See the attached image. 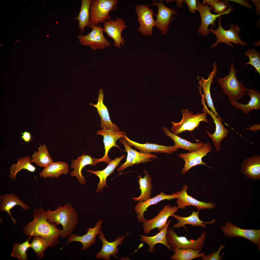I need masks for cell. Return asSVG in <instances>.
<instances>
[{
    "label": "cell",
    "mask_w": 260,
    "mask_h": 260,
    "mask_svg": "<svg viewBox=\"0 0 260 260\" xmlns=\"http://www.w3.org/2000/svg\"><path fill=\"white\" fill-rule=\"evenodd\" d=\"M32 214L33 220L22 227L24 234L43 237L50 242L52 247L58 244L61 230L57 228L55 223L48 221L45 211L41 207L34 209Z\"/></svg>",
    "instance_id": "obj_1"
},
{
    "label": "cell",
    "mask_w": 260,
    "mask_h": 260,
    "mask_svg": "<svg viewBox=\"0 0 260 260\" xmlns=\"http://www.w3.org/2000/svg\"><path fill=\"white\" fill-rule=\"evenodd\" d=\"M45 213L49 223L62 225L60 236L62 238L69 236L78 224L77 213L70 203L65 204L63 206L60 205L54 211L48 209L45 211Z\"/></svg>",
    "instance_id": "obj_2"
},
{
    "label": "cell",
    "mask_w": 260,
    "mask_h": 260,
    "mask_svg": "<svg viewBox=\"0 0 260 260\" xmlns=\"http://www.w3.org/2000/svg\"><path fill=\"white\" fill-rule=\"evenodd\" d=\"M118 0H91L90 7V27L111 19L110 11L117 8Z\"/></svg>",
    "instance_id": "obj_3"
},
{
    "label": "cell",
    "mask_w": 260,
    "mask_h": 260,
    "mask_svg": "<svg viewBox=\"0 0 260 260\" xmlns=\"http://www.w3.org/2000/svg\"><path fill=\"white\" fill-rule=\"evenodd\" d=\"M229 74L222 78H218V81L229 99L238 101L244 96L246 93V88L243 83L237 79V72L235 69L234 63L231 64Z\"/></svg>",
    "instance_id": "obj_4"
},
{
    "label": "cell",
    "mask_w": 260,
    "mask_h": 260,
    "mask_svg": "<svg viewBox=\"0 0 260 260\" xmlns=\"http://www.w3.org/2000/svg\"><path fill=\"white\" fill-rule=\"evenodd\" d=\"M221 17L220 16L219 18L218 26L216 29H214L211 28L209 29L210 32L216 35L217 39L209 50L220 43H225L232 47H233L234 46L231 42L237 46L240 44L242 46L247 44L248 43L243 41L240 37L239 34L240 30L238 25L232 23L229 26L230 29L225 30L221 26Z\"/></svg>",
    "instance_id": "obj_5"
},
{
    "label": "cell",
    "mask_w": 260,
    "mask_h": 260,
    "mask_svg": "<svg viewBox=\"0 0 260 260\" xmlns=\"http://www.w3.org/2000/svg\"><path fill=\"white\" fill-rule=\"evenodd\" d=\"M181 112L182 117L180 122L175 123L171 121L173 126L171 130L174 134L177 135L186 130L191 131L198 126L201 122H208L207 118L208 113L206 112L194 115L193 112L187 109L183 110Z\"/></svg>",
    "instance_id": "obj_6"
},
{
    "label": "cell",
    "mask_w": 260,
    "mask_h": 260,
    "mask_svg": "<svg viewBox=\"0 0 260 260\" xmlns=\"http://www.w3.org/2000/svg\"><path fill=\"white\" fill-rule=\"evenodd\" d=\"M167 238L168 242L172 248H193L202 250L206 239V233L205 232H203L196 240L188 239L185 236L178 235L173 228H169L167 230Z\"/></svg>",
    "instance_id": "obj_7"
},
{
    "label": "cell",
    "mask_w": 260,
    "mask_h": 260,
    "mask_svg": "<svg viewBox=\"0 0 260 260\" xmlns=\"http://www.w3.org/2000/svg\"><path fill=\"white\" fill-rule=\"evenodd\" d=\"M198 10L201 17V23L198 29V33L206 36L210 32L208 29V26L210 25L213 28L215 26V21L216 19L221 15L229 14L233 10V8L230 7L224 12L220 14H214L211 12L213 8L207 3L202 5L199 0H197Z\"/></svg>",
    "instance_id": "obj_8"
},
{
    "label": "cell",
    "mask_w": 260,
    "mask_h": 260,
    "mask_svg": "<svg viewBox=\"0 0 260 260\" xmlns=\"http://www.w3.org/2000/svg\"><path fill=\"white\" fill-rule=\"evenodd\" d=\"M90 27L91 31L87 34L78 35V38L81 44L89 46L93 50L104 49L110 46V42L104 37L100 25L92 26Z\"/></svg>",
    "instance_id": "obj_9"
},
{
    "label": "cell",
    "mask_w": 260,
    "mask_h": 260,
    "mask_svg": "<svg viewBox=\"0 0 260 260\" xmlns=\"http://www.w3.org/2000/svg\"><path fill=\"white\" fill-rule=\"evenodd\" d=\"M139 24L138 31L145 36L151 35L153 29L155 26L154 17L155 15L154 10L149 8L148 4H137L135 7Z\"/></svg>",
    "instance_id": "obj_10"
},
{
    "label": "cell",
    "mask_w": 260,
    "mask_h": 260,
    "mask_svg": "<svg viewBox=\"0 0 260 260\" xmlns=\"http://www.w3.org/2000/svg\"><path fill=\"white\" fill-rule=\"evenodd\" d=\"M163 0L160 2L152 3L151 5H155L158 7L157 13L155 15L156 18L155 20V26L160 30L162 34H166L168 32L169 26L174 19V16H177L178 12L173 8H169L163 3Z\"/></svg>",
    "instance_id": "obj_11"
},
{
    "label": "cell",
    "mask_w": 260,
    "mask_h": 260,
    "mask_svg": "<svg viewBox=\"0 0 260 260\" xmlns=\"http://www.w3.org/2000/svg\"><path fill=\"white\" fill-rule=\"evenodd\" d=\"M224 235L229 237H240L250 241L260 250V229H245L241 228L230 222L221 227Z\"/></svg>",
    "instance_id": "obj_12"
},
{
    "label": "cell",
    "mask_w": 260,
    "mask_h": 260,
    "mask_svg": "<svg viewBox=\"0 0 260 260\" xmlns=\"http://www.w3.org/2000/svg\"><path fill=\"white\" fill-rule=\"evenodd\" d=\"M120 142L124 145L125 148L124 151L127 152V156L125 162L117 168V170L118 172H121L134 164L152 161L153 159L158 158L155 154H145L132 149L124 137L120 139Z\"/></svg>",
    "instance_id": "obj_13"
},
{
    "label": "cell",
    "mask_w": 260,
    "mask_h": 260,
    "mask_svg": "<svg viewBox=\"0 0 260 260\" xmlns=\"http://www.w3.org/2000/svg\"><path fill=\"white\" fill-rule=\"evenodd\" d=\"M178 209L175 206H171L170 204L165 205L156 217L143 222L144 233L147 234L155 228L159 231L162 230L166 225L169 218L176 212Z\"/></svg>",
    "instance_id": "obj_14"
},
{
    "label": "cell",
    "mask_w": 260,
    "mask_h": 260,
    "mask_svg": "<svg viewBox=\"0 0 260 260\" xmlns=\"http://www.w3.org/2000/svg\"><path fill=\"white\" fill-rule=\"evenodd\" d=\"M127 28L125 21L122 19L117 17L115 20L111 19L103 24L102 29L109 37L114 40V45L120 48L123 46L124 40L122 36L123 31Z\"/></svg>",
    "instance_id": "obj_15"
},
{
    "label": "cell",
    "mask_w": 260,
    "mask_h": 260,
    "mask_svg": "<svg viewBox=\"0 0 260 260\" xmlns=\"http://www.w3.org/2000/svg\"><path fill=\"white\" fill-rule=\"evenodd\" d=\"M202 103L203 107L202 111L203 112H206L210 115L215 126V131L214 133L211 134L207 131H206V133L213 142L216 151H218L220 150L221 141L228 136L229 131L222 124L221 122L222 120L221 117L215 116L212 111L208 110L206 105L203 96L202 95Z\"/></svg>",
    "instance_id": "obj_16"
},
{
    "label": "cell",
    "mask_w": 260,
    "mask_h": 260,
    "mask_svg": "<svg viewBox=\"0 0 260 260\" xmlns=\"http://www.w3.org/2000/svg\"><path fill=\"white\" fill-rule=\"evenodd\" d=\"M212 148L209 143H205L202 148L195 151L187 153H181L179 156L185 162V165L181 171L182 174H184L192 167L198 165L207 166L206 163L202 161V158L206 156L208 153L212 150Z\"/></svg>",
    "instance_id": "obj_17"
},
{
    "label": "cell",
    "mask_w": 260,
    "mask_h": 260,
    "mask_svg": "<svg viewBox=\"0 0 260 260\" xmlns=\"http://www.w3.org/2000/svg\"><path fill=\"white\" fill-rule=\"evenodd\" d=\"M125 133L120 131H115L103 129L98 130L97 134L102 135L103 137L105 152L104 156L102 158L99 159L95 158V164L102 162H105L107 164L109 163L111 160L108 156L109 151L113 147H116L121 150L119 146L116 144V142L118 139L124 137Z\"/></svg>",
    "instance_id": "obj_18"
},
{
    "label": "cell",
    "mask_w": 260,
    "mask_h": 260,
    "mask_svg": "<svg viewBox=\"0 0 260 260\" xmlns=\"http://www.w3.org/2000/svg\"><path fill=\"white\" fill-rule=\"evenodd\" d=\"M98 238L102 241L103 246L100 251L97 253L95 257L96 258L102 259L106 260H111L110 256L112 255L114 258L119 253L118 246L121 245L125 238L126 235L120 236L117 238L114 241L110 242L105 238L102 231H100Z\"/></svg>",
    "instance_id": "obj_19"
},
{
    "label": "cell",
    "mask_w": 260,
    "mask_h": 260,
    "mask_svg": "<svg viewBox=\"0 0 260 260\" xmlns=\"http://www.w3.org/2000/svg\"><path fill=\"white\" fill-rule=\"evenodd\" d=\"M188 188L187 185H184L181 191L176 192L178 196L177 200L178 208L185 209L186 207L190 206H195L200 210L212 208L216 207L213 203L200 201L188 195L187 192Z\"/></svg>",
    "instance_id": "obj_20"
},
{
    "label": "cell",
    "mask_w": 260,
    "mask_h": 260,
    "mask_svg": "<svg viewBox=\"0 0 260 260\" xmlns=\"http://www.w3.org/2000/svg\"><path fill=\"white\" fill-rule=\"evenodd\" d=\"M102 221V220L98 221L93 228L89 227L86 230L87 233L83 235L80 236L78 235L71 234L67 239L66 245L72 242H80L82 245V250L83 251L85 250L92 244L95 243L96 237L100 232Z\"/></svg>",
    "instance_id": "obj_21"
},
{
    "label": "cell",
    "mask_w": 260,
    "mask_h": 260,
    "mask_svg": "<svg viewBox=\"0 0 260 260\" xmlns=\"http://www.w3.org/2000/svg\"><path fill=\"white\" fill-rule=\"evenodd\" d=\"M178 198L176 193L171 195H168L165 194L162 191L159 195L152 198L139 202L136 205L134 208L137 214V217L138 221L141 222H144L147 220L144 217V214L145 212L147 211L148 208L150 206L156 204L163 200H169Z\"/></svg>",
    "instance_id": "obj_22"
},
{
    "label": "cell",
    "mask_w": 260,
    "mask_h": 260,
    "mask_svg": "<svg viewBox=\"0 0 260 260\" xmlns=\"http://www.w3.org/2000/svg\"><path fill=\"white\" fill-rule=\"evenodd\" d=\"M103 91L102 89H100L99 90L97 104L90 103V104L97 108L98 113L101 117V126L102 129L115 131H119L117 126L113 123L110 120L107 107L103 103L104 95Z\"/></svg>",
    "instance_id": "obj_23"
},
{
    "label": "cell",
    "mask_w": 260,
    "mask_h": 260,
    "mask_svg": "<svg viewBox=\"0 0 260 260\" xmlns=\"http://www.w3.org/2000/svg\"><path fill=\"white\" fill-rule=\"evenodd\" d=\"M127 140L129 145L134 146L140 151L145 154H150L151 152L163 153L169 154L176 152L178 149L176 146H167L156 144L146 143L142 144L132 141L127 136L126 133L124 137Z\"/></svg>",
    "instance_id": "obj_24"
},
{
    "label": "cell",
    "mask_w": 260,
    "mask_h": 260,
    "mask_svg": "<svg viewBox=\"0 0 260 260\" xmlns=\"http://www.w3.org/2000/svg\"><path fill=\"white\" fill-rule=\"evenodd\" d=\"M246 94L250 97V99L247 104L239 103L238 101L229 99L232 106L241 110L244 114H247L254 109H260V93L254 89L246 88Z\"/></svg>",
    "instance_id": "obj_25"
},
{
    "label": "cell",
    "mask_w": 260,
    "mask_h": 260,
    "mask_svg": "<svg viewBox=\"0 0 260 260\" xmlns=\"http://www.w3.org/2000/svg\"><path fill=\"white\" fill-rule=\"evenodd\" d=\"M85 152L82 156L78 157L77 159L72 160L70 167L73 169L70 173L72 177H76L79 182L81 185L84 184L86 181L84 177L82 175V170L86 166L90 165H95V158H92L91 156L85 155Z\"/></svg>",
    "instance_id": "obj_26"
},
{
    "label": "cell",
    "mask_w": 260,
    "mask_h": 260,
    "mask_svg": "<svg viewBox=\"0 0 260 260\" xmlns=\"http://www.w3.org/2000/svg\"><path fill=\"white\" fill-rule=\"evenodd\" d=\"M212 71L208 75V78L206 79L202 77L199 82L200 88L202 89L204 98L208 106L212 111L215 116L221 117L216 110L214 106L210 92L211 86L213 82L214 78L216 76L217 69L215 62L213 65Z\"/></svg>",
    "instance_id": "obj_27"
},
{
    "label": "cell",
    "mask_w": 260,
    "mask_h": 260,
    "mask_svg": "<svg viewBox=\"0 0 260 260\" xmlns=\"http://www.w3.org/2000/svg\"><path fill=\"white\" fill-rule=\"evenodd\" d=\"M248 178L254 180L260 179V156L254 155L244 160L240 169Z\"/></svg>",
    "instance_id": "obj_28"
},
{
    "label": "cell",
    "mask_w": 260,
    "mask_h": 260,
    "mask_svg": "<svg viewBox=\"0 0 260 260\" xmlns=\"http://www.w3.org/2000/svg\"><path fill=\"white\" fill-rule=\"evenodd\" d=\"M0 202L1 211L7 212L10 215L14 224H15L16 221L12 216L10 212L11 210L17 205L20 206L23 210H27L30 208L28 205L25 203L16 195L12 193L0 195Z\"/></svg>",
    "instance_id": "obj_29"
},
{
    "label": "cell",
    "mask_w": 260,
    "mask_h": 260,
    "mask_svg": "<svg viewBox=\"0 0 260 260\" xmlns=\"http://www.w3.org/2000/svg\"><path fill=\"white\" fill-rule=\"evenodd\" d=\"M171 221L169 220L165 227L159 232L154 236H149L140 234L139 236L140 241L147 244L149 247L148 252L152 253L154 251L155 245L157 243L162 244L170 250L172 248L168 242L167 238V233L168 226Z\"/></svg>",
    "instance_id": "obj_30"
},
{
    "label": "cell",
    "mask_w": 260,
    "mask_h": 260,
    "mask_svg": "<svg viewBox=\"0 0 260 260\" xmlns=\"http://www.w3.org/2000/svg\"><path fill=\"white\" fill-rule=\"evenodd\" d=\"M200 209H198L196 212L193 211L189 216L186 217L180 216L175 214L172 216L176 218L178 222L173 225L174 228H178L181 227H184L186 230L185 225H190L195 227L199 226L205 228L206 224L210 225L214 223L216 221L215 219H213L209 221H204L201 220L199 216Z\"/></svg>",
    "instance_id": "obj_31"
},
{
    "label": "cell",
    "mask_w": 260,
    "mask_h": 260,
    "mask_svg": "<svg viewBox=\"0 0 260 260\" xmlns=\"http://www.w3.org/2000/svg\"><path fill=\"white\" fill-rule=\"evenodd\" d=\"M125 156V155L124 154L111 160L108 164L107 167L102 170L94 171L91 170H86L89 173L93 174L96 175L99 178V181L96 191L97 192H98L99 191L101 192L104 187H107L106 182L107 177L113 172L115 169L120 162L124 158Z\"/></svg>",
    "instance_id": "obj_32"
},
{
    "label": "cell",
    "mask_w": 260,
    "mask_h": 260,
    "mask_svg": "<svg viewBox=\"0 0 260 260\" xmlns=\"http://www.w3.org/2000/svg\"><path fill=\"white\" fill-rule=\"evenodd\" d=\"M163 130L165 134L173 140L174 145L178 149L181 148L188 150L189 152H191L201 149L205 144L206 143L202 142L195 143L190 142L173 134L167 127H163Z\"/></svg>",
    "instance_id": "obj_33"
},
{
    "label": "cell",
    "mask_w": 260,
    "mask_h": 260,
    "mask_svg": "<svg viewBox=\"0 0 260 260\" xmlns=\"http://www.w3.org/2000/svg\"><path fill=\"white\" fill-rule=\"evenodd\" d=\"M69 171L68 165L66 162L60 161L53 162L45 167L39 174V176L44 178L48 177L58 178L62 174L67 175Z\"/></svg>",
    "instance_id": "obj_34"
},
{
    "label": "cell",
    "mask_w": 260,
    "mask_h": 260,
    "mask_svg": "<svg viewBox=\"0 0 260 260\" xmlns=\"http://www.w3.org/2000/svg\"><path fill=\"white\" fill-rule=\"evenodd\" d=\"M145 175L143 177L141 175L138 176V183L139 185V188L141 191L140 195L138 197H133L135 201L141 202L151 198L152 187L151 182L152 181L150 176L147 172L144 170Z\"/></svg>",
    "instance_id": "obj_35"
},
{
    "label": "cell",
    "mask_w": 260,
    "mask_h": 260,
    "mask_svg": "<svg viewBox=\"0 0 260 260\" xmlns=\"http://www.w3.org/2000/svg\"><path fill=\"white\" fill-rule=\"evenodd\" d=\"M91 0H82L80 11L74 20L78 21V26L81 33H83L86 27H90V11Z\"/></svg>",
    "instance_id": "obj_36"
},
{
    "label": "cell",
    "mask_w": 260,
    "mask_h": 260,
    "mask_svg": "<svg viewBox=\"0 0 260 260\" xmlns=\"http://www.w3.org/2000/svg\"><path fill=\"white\" fill-rule=\"evenodd\" d=\"M47 148L45 144H41L38 148V151H35L32 155L31 162H34L40 167H45L53 162L49 154Z\"/></svg>",
    "instance_id": "obj_37"
},
{
    "label": "cell",
    "mask_w": 260,
    "mask_h": 260,
    "mask_svg": "<svg viewBox=\"0 0 260 260\" xmlns=\"http://www.w3.org/2000/svg\"><path fill=\"white\" fill-rule=\"evenodd\" d=\"M172 250L174 252L170 258L172 260H191L197 258H202L206 255L205 252L200 253L201 250L193 248H172Z\"/></svg>",
    "instance_id": "obj_38"
},
{
    "label": "cell",
    "mask_w": 260,
    "mask_h": 260,
    "mask_svg": "<svg viewBox=\"0 0 260 260\" xmlns=\"http://www.w3.org/2000/svg\"><path fill=\"white\" fill-rule=\"evenodd\" d=\"M31 160L30 156L18 158L17 163L13 164L10 168L9 178L13 181L15 180V176L17 173L23 169L31 172H34L36 170V168L31 164Z\"/></svg>",
    "instance_id": "obj_39"
},
{
    "label": "cell",
    "mask_w": 260,
    "mask_h": 260,
    "mask_svg": "<svg viewBox=\"0 0 260 260\" xmlns=\"http://www.w3.org/2000/svg\"><path fill=\"white\" fill-rule=\"evenodd\" d=\"M50 247H52V245L49 240L39 236H33L30 243V247L33 250L39 259L44 257V252L46 249Z\"/></svg>",
    "instance_id": "obj_40"
},
{
    "label": "cell",
    "mask_w": 260,
    "mask_h": 260,
    "mask_svg": "<svg viewBox=\"0 0 260 260\" xmlns=\"http://www.w3.org/2000/svg\"><path fill=\"white\" fill-rule=\"evenodd\" d=\"M32 236H30L27 240L22 243H16L13 244V248L11 254L12 257L18 258L19 260L27 259L26 251L30 247L29 241Z\"/></svg>",
    "instance_id": "obj_41"
},
{
    "label": "cell",
    "mask_w": 260,
    "mask_h": 260,
    "mask_svg": "<svg viewBox=\"0 0 260 260\" xmlns=\"http://www.w3.org/2000/svg\"><path fill=\"white\" fill-rule=\"evenodd\" d=\"M246 56L248 57L249 60L245 63L246 65H250L255 68V73H258L260 74V53L259 51L254 49H250L245 51Z\"/></svg>",
    "instance_id": "obj_42"
},
{
    "label": "cell",
    "mask_w": 260,
    "mask_h": 260,
    "mask_svg": "<svg viewBox=\"0 0 260 260\" xmlns=\"http://www.w3.org/2000/svg\"><path fill=\"white\" fill-rule=\"evenodd\" d=\"M206 3L212 7L214 10V12L217 14L224 12L229 7L228 1L227 0H203L201 4L204 5Z\"/></svg>",
    "instance_id": "obj_43"
},
{
    "label": "cell",
    "mask_w": 260,
    "mask_h": 260,
    "mask_svg": "<svg viewBox=\"0 0 260 260\" xmlns=\"http://www.w3.org/2000/svg\"><path fill=\"white\" fill-rule=\"evenodd\" d=\"M225 246L222 245H221L219 247V249L216 251H214L208 255H206L203 257L202 258V260H221L222 259V256L220 254V253Z\"/></svg>",
    "instance_id": "obj_44"
},
{
    "label": "cell",
    "mask_w": 260,
    "mask_h": 260,
    "mask_svg": "<svg viewBox=\"0 0 260 260\" xmlns=\"http://www.w3.org/2000/svg\"><path fill=\"white\" fill-rule=\"evenodd\" d=\"M184 1L187 5L190 13H193L198 10L196 0H184Z\"/></svg>",
    "instance_id": "obj_45"
},
{
    "label": "cell",
    "mask_w": 260,
    "mask_h": 260,
    "mask_svg": "<svg viewBox=\"0 0 260 260\" xmlns=\"http://www.w3.org/2000/svg\"><path fill=\"white\" fill-rule=\"evenodd\" d=\"M228 1L235 2L240 4L249 9H253V6L247 1L242 0H227Z\"/></svg>",
    "instance_id": "obj_46"
},
{
    "label": "cell",
    "mask_w": 260,
    "mask_h": 260,
    "mask_svg": "<svg viewBox=\"0 0 260 260\" xmlns=\"http://www.w3.org/2000/svg\"><path fill=\"white\" fill-rule=\"evenodd\" d=\"M22 136L21 137L24 142L26 143H29L32 139V135L30 133L25 131L21 133Z\"/></svg>",
    "instance_id": "obj_47"
},
{
    "label": "cell",
    "mask_w": 260,
    "mask_h": 260,
    "mask_svg": "<svg viewBox=\"0 0 260 260\" xmlns=\"http://www.w3.org/2000/svg\"><path fill=\"white\" fill-rule=\"evenodd\" d=\"M250 1L252 3L256 8L255 12L256 14L259 16L260 14V0H251Z\"/></svg>",
    "instance_id": "obj_48"
},
{
    "label": "cell",
    "mask_w": 260,
    "mask_h": 260,
    "mask_svg": "<svg viewBox=\"0 0 260 260\" xmlns=\"http://www.w3.org/2000/svg\"><path fill=\"white\" fill-rule=\"evenodd\" d=\"M260 129V124H254L250 127L245 129L246 130H248L254 132L257 131Z\"/></svg>",
    "instance_id": "obj_49"
},
{
    "label": "cell",
    "mask_w": 260,
    "mask_h": 260,
    "mask_svg": "<svg viewBox=\"0 0 260 260\" xmlns=\"http://www.w3.org/2000/svg\"><path fill=\"white\" fill-rule=\"evenodd\" d=\"M184 0H173V1L176 2V5L178 7L182 8L183 6V3Z\"/></svg>",
    "instance_id": "obj_50"
},
{
    "label": "cell",
    "mask_w": 260,
    "mask_h": 260,
    "mask_svg": "<svg viewBox=\"0 0 260 260\" xmlns=\"http://www.w3.org/2000/svg\"><path fill=\"white\" fill-rule=\"evenodd\" d=\"M260 40H259L258 41L256 42L254 44V46H260Z\"/></svg>",
    "instance_id": "obj_51"
}]
</instances>
